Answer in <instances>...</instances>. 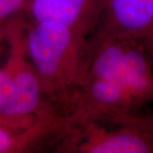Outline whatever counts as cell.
<instances>
[{"instance_id":"obj_7","label":"cell","mask_w":153,"mask_h":153,"mask_svg":"<svg viewBox=\"0 0 153 153\" xmlns=\"http://www.w3.org/2000/svg\"><path fill=\"white\" fill-rule=\"evenodd\" d=\"M104 0H30L28 22L60 23L89 38L98 24Z\"/></svg>"},{"instance_id":"obj_4","label":"cell","mask_w":153,"mask_h":153,"mask_svg":"<svg viewBox=\"0 0 153 153\" xmlns=\"http://www.w3.org/2000/svg\"><path fill=\"white\" fill-rule=\"evenodd\" d=\"M57 152L75 153H153V137L135 127L117 125L109 129L100 122L73 128Z\"/></svg>"},{"instance_id":"obj_11","label":"cell","mask_w":153,"mask_h":153,"mask_svg":"<svg viewBox=\"0 0 153 153\" xmlns=\"http://www.w3.org/2000/svg\"><path fill=\"white\" fill-rule=\"evenodd\" d=\"M30 0H0V22L24 16Z\"/></svg>"},{"instance_id":"obj_12","label":"cell","mask_w":153,"mask_h":153,"mask_svg":"<svg viewBox=\"0 0 153 153\" xmlns=\"http://www.w3.org/2000/svg\"><path fill=\"white\" fill-rule=\"evenodd\" d=\"M143 43L145 44L146 48L147 49L148 53L150 55V53L153 50V26L152 29H151V31L147 34L146 38H145V40H144Z\"/></svg>"},{"instance_id":"obj_14","label":"cell","mask_w":153,"mask_h":153,"mask_svg":"<svg viewBox=\"0 0 153 153\" xmlns=\"http://www.w3.org/2000/svg\"><path fill=\"white\" fill-rule=\"evenodd\" d=\"M150 58H151V60H152V66H153V50L150 53Z\"/></svg>"},{"instance_id":"obj_3","label":"cell","mask_w":153,"mask_h":153,"mask_svg":"<svg viewBox=\"0 0 153 153\" xmlns=\"http://www.w3.org/2000/svg\"><path fill=\"white\" fill-rule=\"evenodd\" d=\"M134 111L138 108L119 79H86L71 95L63 112L75 128Z\"/></svg>"},{"instance_id":"obj_10","label":"cell","mask_w":153,"mask_h":153,"mask_svg":"<svg viewBox=\"0 0 153 153\" xmlns=\"http://www.w3.org/2000/svg\"><path fill=\"white\" fill-rule=\"evenodd\" d=\"M115 125H128L146 132L153 137V111L141 112L139 110L118 113L105 120Z\"/></svg>"},{"instance_id":"obj_1","label":"cell","mask_w":153,"mask_h":153,"mask_svg":"<svg viewBox=\"0 0 153 153\" xmlns=\"http://www.w3.org/2000/svg\"><path fill=\"white\" fill-rule=\"evenodd\" d=\"M26 48L45 96L63 111L87 74L90 38L60 23L27 22Z\"/></svg>"},{"instance_id":"obj_9","label":"cell","mask_w":153,"mask_h":153,"mask_svg":"<svg viewBox=\"0 0 153 153\" xmlns=\"http://www.w3.org/2000/svg\"><path fill=\"white\" fill-rule=\"evenodd\" d=\"M89 38L92 43V53L84 80L119 79L130 40L94 37Z\"/></svg>"},{"instance_id":"obj_8","label":"cell","mask_w":153,"mask_h":153,"mask_svg":"<svg viewBox=\"0 0 153 153\" xmlns=\"http://www.w3.org/2000/svg\"><path fill=\"white\" fill-rule=\"evenodd\" d=\"M119 80L138 110L153 102V66L142 41H129Z\"/></svg>"},{"instance_id":"obj_13","label":"cell","mask_w":153,"mask_h":153,"mask_svg":"<svg viewBox=\"0 0 153 153\" xmlns=\"http://www.w3.org/2000/svg\"><path fill=\"white\" fill-rule=\"evenodd\" d=\"M6 22H0V52L2 49V44L5 41Z\"/></svg>"},{"instance_id":"obj_2","label":"cell","mask_w":153,"mask_h":153,"mask_svg":"<svg viewBox=\"0 0 153 153\" xmlns=\"http://www.w3.org/2000/svg\"><path fill=\"white\" fill-rule=\"evenodd\" d=\"M27 21L25 17L6 22L5 42L9 46L6 62L10 65L13 81L12 120L17 125H29L38 117L60 110L49 101L26 48ZM61 111V110H60Z\"/></svg>"},{"instance_id":"obj_6","label":"cell","mask_w":153,"mask_h":153,"mask_svg":"<svg viewBox=\"0 0 153 153\" xmlns=\"http://www.w3.org/2000/svg\"><path fill=\"white\" fill-rule=\"evenodd\" d=\"M71 130L60 110L38 117L27 126L0 123V153L31 152L54 145L57 150Z\"/></svg>"},{"instance_id":"obj_5","label":"cell","mask_w":153,"mask_h":153,"mask_svg":"<svg viewBox=\"0 0 153 153\" xmlns=\"http://www.w3.org/2000/svg\"><path fill=\"white\" fill-rule=\"evenodd\" d=\"M153 26V0H104L90 37L144 42Z\"/></svg>"}]
</instances>
